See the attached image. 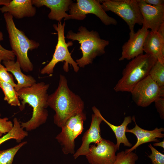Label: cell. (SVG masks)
<instances>
[{
	"label": "cell",
	"mask_w": 164,
	"mask_h": 164,
	"mask_svg": "<svg viewBox=\"0 0 164 164\" xmlns=\"http://www.w3.org/2000/svg\"><path fill=\"white\" fill-rule=\"evenodd\" d=\"M47 101L48 106L55 112L54 123L61 128L70 118L83 112L84 108L83 101L70 90L66 77L62 74L57 87L48 95Z\"/></svg>",
	"instance_id": "6da1fadb"
},
{
	"label": "cell",
	"mask_w": 164,
	"mask_h": 164,
	"mask_svg": "<svg viewBox=\"0 0 164 164\" xmlns=\"http://www.w3.org/2000/svg\"><path fill=\"white\" fill-rule=\"evenodd\" d=\"M49 84L43 82L36 83L30 87L22 88L17 92L21 100L19 107L21 111L27 104L32 108L31 118L28 121L20 122L21 127L27 131L35 130L45 123L48 116V90Z\"/></svg>",
	"instance_id": "7a4b0ae2"
},
{
	"label": "cell",
	"mask_w": 164,
	"mask_h": 164,
	"mask_svg": "<svg viewBox=\"0 0 164 164\" xmlns=\"http://www.w3.org/2000/svg\"><path fill=\"white\" fill-rule=\"evenodd\" d=\"M66 38L73 41L77 40L80 44L82 56L76 60V62L80 67L84 68L92 63L96 57L105 53V48L109 41L101 38L96 31H89L85 27L80 26L78 32H74L70 30L66 35Z\"/></svg>",
	"instance_id": "3957f363"
},
{
	"label": "cell",
	"mask_w": 164,
	"mask_h": 164,
	"mask_svg": "<svg viewBox=\"0 0 164 164\" xmlns=\"http://www.w3.org/2000/svg\"><path fill=\"white\" fill-rule=\"evenodd\" d=\"M3 16L12 51L17 58L16 61L23 71H32L34 66L29 58L28 52L38 48L39 43L29 39L23 31L16 27L13 17L10 14L5 13Z\"/></svg>",
	"instance_id": "277c9868"
},
{
	"label": "cell",
	"mask_w": 164,
	"mask_h": 164,
	"mask_svg": "<svg viewBox=\"0 0 164 164\" xmlns=\"http://www.w3.org/2000/svg\"><path fill=\"white\" fill-rule=\"evenodd\" d=\"M157 60L153 56L146 53L132 59L123 69L122 77L115 86L114 90L117 92H130L138 82L149 75Z\"/></svg>",
	"instance_id": "5b68a950"
},
{
	"label": "cell",
	"mask_w": 164,
	"mask_h": 164,
	"mask_svg": "<svg viewBox=\"0 0 164 164\" xmlns=\"http://www.w3.org/2000/svg\"><path fill=\"white\" fill-rule=\"evenodd\" d=\"M65 26V22L63 23L61 22H58L57 24H54L53 25L57 32V42L51 60L40 71L42 74H52L56 65L60 62H64L63 68L65 72L69 71V64L73 67L75 72L77 73L79 70V67L72 58L71 53L68 49V46L73 45L72 42L69 41L67 43L66 42L64 35Z\"/></svg>",
	"instance_id": "8992f818"
},
{
	"label": "cell",
	"mask_w": 164,
	"mask_h": 164,
	"mask_svg": "<svg viewBox=\"0 0 164 164\" xmlns=\"http://www.w3.org/2000/svg\"><path fill=\"white\" fill-rule=\"evenodd\" d=\"M101 6L106 11H110L118 15L127 23L130 34L135 32L136 24L142 25L143 19L140 12L138 0H106L101 1Z\"/></svg>",
	"instance_id": "52a82bcc"
},
{
	"label": "cell",
	"mask_w": 164,
	"mask_h": 164,
	"mask_svg": "<svg viewBox=\"0 0 164 164\" xmlns=\"http://www.w3.org/2000/svg\"><path fill=\"white\" fill-rule=\"evenodd\" d=\"M86 119V114L83 111L70 118L61 128V132L55 138L61 145L64 154L75 153V140L82 132Z\"/></svg>",
	"instance_id": "ba28073f"
},
{
	"label": "cell",
	"mask_w": 164,
	"mask_h": 164,
	"mask_svg": "<svg viewBox=\"0 0 164 164\" xmlns=\"http://www.w3.org/2000/svg\"><path fill=\"white\" fill-rule=\"evenodd\" d=\"M73 2L69 8L70 19L82 20L86 17V15L93 14L98 17L106 26L116 25L117 21L109 16L103 9L100 0H77Z\"/></svg>",
	"instance_id": "9c48e42d"
},
{
	"label": "cell",
	"mask_w": 164,
	"mask_h": 164,
	"mask_svg": "<svg viewBox=\"0 0 164 164\" xmlns=\"http://www.w3.org/2000/svg\"><path fill=\"white\" fill-rule=\"evenodd\" d=\"M134 101L146 107L159 97H164V87H160L148 75L138 82L130 92Z\"/></svg>",
	"instance_id": "30bf717a"
},
{
	"label": "cell",
	"mask_w": 164,
	"mask_h": 164,
	"mask_svg": "<svg viewBox=\"0 0 164 164\" xmlns=\"http://www.w3.org/2000/svg\"><path fill=\"white\" fill-rule=\"evenodd\" d=\"M117 150L116 144L103 138L99 143L90 145L86 158L90 164H113Z\"/></svg>",
	"instance_id": "8fae6325"
},
{
	"label": "cell",
	"mask_w": 164,
	"mask_h": 164,
	"mask_svg": "<svg viewBox=\"0 0 164 164\" xmlns=\"http://www.w3.org/2000/svg\"><path fill=\"white\" fill-rule=\"evenodd\" d=\"M92 110L94 114L92 115L90 127L83 136L80 146L73 154L75 159L81 155L86 156L89 152L90 144H96L103 138L100 134V125L103 121L102 115L99 110L95 106L92 108Z\"/></svg>",
	"instance_id": "7c38bea8"
},
{
	"label": "cell",
	"mask_w": 164,
	"mask_h": 164,
	"mask_svg": "<svg viewBox=\"0 0 164 164\" xmlns=\"http://www.w3.org/2000/svg\"><path fill=\"white\" fill-rule=\"evenodd\" d=\"M149 32L142 26L136 32L129 33V38L122 47L121 56L119 60H131L143 53L144 43Z\"/></svg>",
	"instance_id": "4fadbf2b"
},
{
	"label": "cell",
	"mask_w": 164,
	"mask_h": 164,
	"mask_svg": "<svg viewBox=\"0 0 164 164\" xmlns=\"http://www.w3.org/2000/svg\"><path fill=\"white\" fill-rule=\"evenodd\" d=\"M138 6L143 19L144 26L153 32H157L164 23V5L154 6L143 0H138Z\"/></svg>",
	"instance_id": "5bb4252c"
},
{
	"label": "cell",
	"mask_w": 164,
	"mask_h": 164,
	"mask_svg": "<svg viewBox=\"0 0 164 164\" xmlns=\"http://www.w3.org/2000/svg\"><path fill=\"white\" fill-rule=\"evenodd\" d=\"M73 2L71 0H32L33 5L39 8L45 6L50 9L48 18L51 20L60 22L62 19L64 20L70 19V15L66 12L69 10L70 5Z\"/></svg>",
	"instance_id": "9a60e30c"
},
{
	"label": "cell",
	"mask_w": 164,
	"mask_h": 164,
	"mask_svg": "<svg viewBox=\"0 0 164 164\" xmlns=\"http://www.w3.org/2000/svg\"><path fill=\"white\" fill-rule=\"evenodd\" d=\"M143 51L164 63V23L157 32L149 31L144 43Z\"/></svg>",
	"instance_id": "2e32d148"
},
{
	"label": "cell",
	"mask_w": 164,
	"mask_h": 164,
	"mask_svg": "<svg viewBox=\"0 0 164 164\" xmlns=\"http://www.w3.org/2000/svg\"><path fill=\"white\" fill-rule=\"evenodd\" d=\"M132 120L134 121L135 126L131 129H129L127 127L126 132H130L134 134L137 138V141L135 144L131 148L125 150L126 153L132 152L136 149L140 145L150 142H159L157 138H163L164 134L162 133L164 132V128H156L153 130H148L140 127L136 124L135 118L133 117Z\"/></svg>",
	"instance_id": "e0dca14e"
},
{
	"label": "cell",
	"mask_w": 164,
	"mask_h": 164,
	"mask_svg": "<svg viewBox=\"0 0 164 164\" xmlns=\"http://www.w3.org/2000/svg\"><path fill=\"white\" fill-rule=\"evenodd\" d=\"M0 11L4 13H9L17 19L32 17L36 13V7L32 4V0H11L8 5L0 8Z\"/></svg>",
	"instance_id": "ac0fdd59"
},
{
	"label": "cell",
	"mask_w": 164,
	"mask_h": 164,
	"mask_svg": "<svg viewBox=\"0 0 164 164\" xmlns=\"http://www.w3.org/2000/svg\"><path fill=\"white\" fill-rule=\"evenodd\" d=\"M2 63L7 71L11 72L17 80V83L15 87L17 92L22 88L30 87L36 83V80L33 77L26 75L22 73L20 64L17 61H3Z\"/></svg>",
	"instance_id": "d6986e66"
},
{
	"label": "cell",
	"mask_w": 164,
	"mask_h": 164,
	"mask_svg": "<svg viewBox=\"0 0 164 164\" xmlns=\"http://www.w3.org/2000/svg\"><path fill=\"white\" fill-rule=\"evenodd\" d=\"M101 117L103 121L109 126L114 133L117 140L116 145L118 150H119L121 143H123L125 146L129 147L132 146V144L129 142L125 135L127 126L132 120L131 116L125 117L123 123L119 126H115L111 124L106 120L102 115Z\"/></svg>",
	"instance_id": "ffe728a7"
},
{
	"label": "cell",
	"mask_w": 164,
	"mask_h": 164,
	"mask_svg": "<svg viewBox=\"0 0 164 164\" xmlns=\"http://www.w3.org/2000/svg\"><path fill=\"white\" fill-rule=\"evenodd\" d=\"M13 127L9 132L4 136L0 137V145L4 142L10 139H14L18 142L28 135V132L22 128L20 122L17 118H15L13 120Z\"/></svg>",
	"instance_id": "44dd1931"
},
{
	"label": "cell",
	"mask_w": 164,
	"mask_h": 164,
	"mask_svg": "<svg viewBox=\"0 0 164 164\" xmlns=\"http://www.w3.org/2000/svg\"><path fill=\"white\" fill-rule=\"evenodd\" d=\"M0 87L4 93L5 101L12 106H20L17 93L11 84L0 80Z\"/></svg>",
	"instance_id": "7402d4cb"
},
{
	"label": "cell",
	"mask_w": 164,
	"mask_h": 164,
	"mask_svg": "<svg viewBox=\"0 0 164 164\" xmlns=\"http://www.w3.org/2000/svg\"><path fill=\"white\" fill-rule=\"evenodd\" d=\"M161 87H164V63L158 60L151 67L149 75Z\"/></svg>",
	"instance_id": "603a6c76"
},
{
	"label": "cell",
	"mask_w": 164,
	"mask_h": 164,
	"mask_svg": "<svg viewBox=\"0 0 164 164\" xmlns=\"http://www.w3.org/2000/svg\"><path fill=\"white\" fill-rule=\"evenodd\" d=\"M27 143L26 141H24L13 147L0 150V164H12L16 154Z\"/></svg>",
	"instance_id": "cb8c5ba5"
},
{
	"label": "cell",
	"mask_w": 164,
	"mask_h": 164,
	"mask_svg": "<svg viewBox=\"0 0 164 164\" xmlns=\"http://www.w3.org/2000/svg\"><path fill=\"white\" fill-rule=\"evenodd\" d=\"M138 159V156L135 152L126 153L125 151H122L117 154L113 164H136Z\"/></svg>",
	"instance_id": "d4e9b609"
},
{
	"label": "cell",
	"mask_w": 164,
	"mask_h": 164,
	"mask_svg": "<svg viewBox=\"0 0 164 164\" xmlns=\"http://www.w3.org/2000/svg\"><path fill=\"white\" fill-rule=\"evenodd\" d=\"M152 153L148 157L151 161L152 164H164V155L155 149L150 143L148 145Z\"/></svg>",
	"instance_id": "484cf974"
},
{
	"label": "cell",
	"mask_w": 164,
	"mask_h": 164,
	"mask_svg": "<svg viewBox=\"0 0 164 164\" xmlns=\"http://www.w3.org/2000/svg\"><path fill=\"white\" fill-rule=\"evenodd\" d=\"M3 40V35L0 31V43ZM15 56L11 50H7L2 46L0 43V60L7 61L15 60Z\"/></svg>",
	"instance_id": "4316f807"
},
{
	"label": "cell",
	"mask_w": 164,
	"mask_h": 164,
	"mask_svg": "<svg viewBox=\"0 0 164 164\" xmlns=\"http://www.w3.org/2000/svg\"><path fill=\"white\" fill-rule=\"evenodd\" d=\"M1 61L0 60V80L10 84L15 88L16 84L14 82L13 76L1 64Z\"/></svg>",
	"instance_id": "83f0119b"
},
{
	"label": "cell",
	"mask_w": 164,
	"mask_h": 164,
	"mask_svg": "<svg viewBox=\"0 0 164 164\" xmlns=\"http://www.w3.org/2000/svg\"><path fill=\"white\" fill-rule=\"evenodd\" d=\"M8 120V118L7 117L0 118V132L2 134H6L13 128V124Z\"/></svg>",
	"instance_id": "f1b7e54d"
},
{
	"label": "cell",
	"mask_w": 164,
	"mask_h": 164,
	"mask_svg": "<svg viewBox=\"0 0 164 164\" xmlns=\"http://www.w3.org/2000/svg\"><path fill=\"white\" fill-rule=\"evenodd\" d=\"M155 107L159 114L160 118L164 119V97H159L154 102Z\"/></svg>",
	"instance_id": "f546056e"
},
{
	"label": "cell",
	"mask_w": 164,
	"mask_h": 164,
	"mask_svg": "<svg viewBox=\"0 0 164 164\" xmlns=\"http://www.w3.org/2000/svg\"><path fill=\"white\" fill-rule=\"evenodd\" d=\"M146 3L154 6L164 5L163 0H143Z\"/></svg>",
	"instance_id": "4dcf8cb0"
},
{
	"label": "cell",
	"mask_w": 164,
	"mask_h": 164,
	"mask_svg": "<svg viewBox=\"0 0 164 164\" xmlns=\"http://www.w3.org/2000/svg\"><path fill=\"white\" fill-rule=\"evenodd\" d=\"M154 146H160L164 149V140L161 142L155 143L153 144Z\"/></svg>",
	"instance_id": "1f68e13d"
},
{
	"label": "cell",
	"mask_w": 164,
	"mask_h": 164,
	"mask_svg": "<svg viewBox=\"0 0 164 164\" xmlns=\"http://www.w3.org/2000/svg\"><path fill=\"white\" fill-rule=\"evenodd\" d=\"M11 0H0V5H8Z\"/></svg>",
	"instance_id": "d6a6232c"
},
{
	"label": "cell",
	"mask_w": 164,
	"mask_h": 164,
	"mask_svg": "<svg viewBox=\"0 0 164 164\" xmlns=\"http://www.w3.org/2000/svg\"><path fill=\"white\" fill-rule=\"evenodd\" d=\"M2 134L0 132V137H1L2 136Z\"/></svg>",
	"instance_id": "836d02e7"
},
{
	"label": "cell",
	"mask_w": 164,
	"mask_h": 164,
	"mask_svg": "<svg viewBox=\"0 0 164 164\" xmlns=\"http://www.w3.org/2000/svg\"><path fill=\"white\" fill-rule=\"evenodd\" d=\"M1 114H0V117L1 116Z\"/></svg>",
	"instance_id": "e575fe53"
}]
</instances>
